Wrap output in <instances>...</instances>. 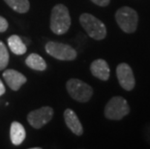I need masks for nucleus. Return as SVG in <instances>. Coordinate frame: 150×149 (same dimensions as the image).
I'll list each match as a JSON object with an SVG mask.
<instances>
[{
  "instance_id": "39448f33",
  "label": "nucleus",
  "mask_w": 150,
  "mask_h": 149,
  "mask_svg": "<svg viewBox=\"0 0 150 149\" xmlns=\"http://www.w3.org/2000/svg\"><path fill=\"white\" fill-rule=\"evenodd\" d=\"M66 88L72 99L79 103H86L93 96V89L89 84L78 78H71L66 82Z\"/></svg>"
},
{
  "instance_id": "f03ea898",
  "label": "nucleus",
  "mask_w": 150,
  "mask_h": 149,
  "mask_svg": "<svg viewBox=\"0 0 150 149\" xmlns=\"http://www.w3.org/2000/svg\"><path fill=\"white\" fill-rule=\"evenodd\" d=\"M79 23L85 32L92 39L101 41L107 37V27L102 20L93 15L83 13L79 17Z\"/></svg>"
},
{
  "instance_id": "6ab92c4d",
  "label": "nucleus",
  "mask_w": 150,
  "mask_h": 149,
  "mask_svg": "<svg viewBox=\"0 0 150 149\" xmlns=\"http://www.w3.org/2000/svg\"><path fill=\"white\" fill-rule=\"evenodd\" d=\"M5 91H6V89H5L4 84H3L2 81L0 80V96H2V95L5 93Z\"/></svg>"
},
{
  "instance_id": "0eeeda50",
  "label": "nucleus",
  "mask_w": 150,
  "mask_h": 149,
  "mask_svg": "<svg viewBox=\"0 0 150 149\" xmlns=\"http://www.w3.org/2000/svg\"><path fill=\"white\" fill-rule=\"evenodd\" d=\"M53 117V109L50 107H42L28 113L27 121L34 129H41Z\"/></svg>"
},
{
  "instance_id": "dca6fc26",
  "label": "nucleus",
  "mask_w": 150,
  "mask_h": 149,
  "mask_svg": "<svg viewBox=\"0 0 150 149\" xmlns=\"http://www.w3.org/2000/svg\"><path fill=\"white\" fill-rule=\"evenodd\" d=\"M9 52L2 41H0V71L7 68L9 64Z\"/></svg>"
},
{
  "instance_id": "a211bd4d",
  "label": "nucleus",
  "mask_w": 150,
  "mask_h": 149,
  "mask_svg": "<svg viewBox=\"0 0 150 149\" xmlns=\"http://www.w3.org/2000/svg\"><path fill=\"white\" fill-rule=\"evenodd\" d=\"M91 1L100 7H107L110 3V0H91Z\"/></svg>"
},
{
  "instance_id": "9d476101",
  "label": "nucleus",
  "mask_w": 150,
  "mask_h": 149,
  "mask_svg": "<svg viewBox=\"0 0 150 149\" xmlns=\"http://www.w3.org/2000/svg\"><path fill=\"white\" fill-rule=\"evenodd\" d=\"M90 72L92 76L103 81H107L110 76V66L104 59L94 60L90 65Z\"/></svg>"
},
{
  "instance_id": "20e7f679",
  "label": "nucleus",
  "mask_w": 150,
  "mask_h": 149,
  "mask_svg": "<svg viewBox=\"0 0 150 149\" xmlns=\"http://www.w3.org/2000/svg\"><path fill=\"white\" fill-rule=\"evenodd\" d=\"M131 112L128 102L121 96H114L105 107V117L110 120H121Z\"/></svg>"
},
{
  "instance_id": "9b49d317",
  "label": "nucleus",
  "mask_w": 150,
  "mask_h": 149,
  "mask_svg": "<svg viewBox=\"0 0 150 149\" xmlns=\"http://www.w3.org/2000/svg\"><path fill=\"white\" fill-rule=\"evenodd\" d=\"M64 120L67 127L71 130L73 134L76 136H81L83 134V127H82L79 117L76 112L71 109H67L64 112Z\"/></svg>"
},
{
  "instance_id": "f3484780",
  "label": "nucleus",
  "mask_w": 150,
  "mask_h": 149,
  "mask_svg": "<svg viewBox=\"0 0 150 149\" xmlns=\"http://www.w3.org/2000/svg\"><path fill=\"white\" fill-rule=\"evenodd\" d=\"M8 26H9V24H8L7 20L0 16V32H5V31L8 29Z\"/></svg>"
},
{
  "instance_id": "423d86ee",
  "label": "nucleus",
  "mask_w": 150,
  "mask_h": 149,
  "mask_svg": "<svg viewBox=\"0 0 150 149\" xmlns=\"http://www.w3.org/2000/svg\"><path fill=\"white\" fill-rule=\"evenodd\" d=\"M47 54L62 61H73L76 58V50L71 46L58 42H47L45 46Z\"/></svg>"
},
{
  "instance_id": "6e6552de",
  "label": "nucleus",
  "mask_w": 150,
  "mask_h": 149,
  "mask_svg": "<svg viewBox=\"0 0 150 149\" xmlns=\"http://www.w3.org/2000/svg\"><path fill=\"white\" fill-rule=\"evenodd\" d=\"M116 77L120 86L126 91H132L136 86L133 70L127 63H120L116 67Z\"/></svg>"
},
{
  "instance_id": "ddd939ff",
  "label": "nucleus",
  "mask_w": 150,
  "mask_h": 149,
  "mask_svg": "<svg viewBox=\"0 0 150 149\" xmlns=\"http://www.w3.org/2000/svg\"><path fill=\"white\" fill-rule=\"evenodd\" d=\"M8 46L10 47L11 52L14 54L22 55L26 52V45L22 42L21 38L18 35H12L8 38Z\"/></svg>"
},
{
  "instance_id": "2eb2a0df",
  "label": "nucleus",
  "mask_w": 150,
  "mask_h": 149,
  "mask_svg": "<svg viewBox=\"0 0 150 149\" xmlns=\"http://www.w3.org/2000/svg\"><path fill=\"white\" fill-rule=\"evenodd\" d=\"M11 9L20 14H24L29 11L30 4L28 0H4Z\"/></svg>"
},
{
  "instance_id": "f8f14e48",
  "label": "nucleus",
  "mask_w": 150,
  "mask_h": 149,
  "mask_svg": "<svg viewBox=\"0 0 150 149\" xmlns=\"http://www.w3.org/2000/svg\"><path fill=\"white\" fill-rule=\"evenodd\" d=\"M25 136H26V133H25L24 127L20 122H12L10 128V138L12 143L14 145L21 144L24 141Z\"/></svg>"
},
{
  "instance_id": "1a4fd4ad",
  "label": "nucleus",
  "mask_w": 150,
  "mask_h": 149,
  "mask_svg": "<svg viewBox=\"0 0 150 149\" xmlns=\"http://www.w3.org/2000/svg\"><path fill=\"white\" fill-rule=\"evenodd\" d=\"M2 76L8 86L14 91H18L27 81L25 76L13 69H7Z\"/></svg>"
},
{
  "instance_id": "7ed1b4c3",
  "label": "nucleus",
  "mask_w": 150,
  "mask_h": 149,
  "mask_svg": "<svg viewBox=\"0 0 150 149\" xmlns=\"http://www.w3.org/2000/svg\"><path fill=\"white\" fill-rule=\"evenodd\" d=\"M115 20L120 29L125 33H135L139 24V14L135 9L123 6L115 13Z\"/></svg>"
},
{
  "instance_id": "f257e3e1",
  "label": "nucleus",
  "mask_w": 150,
  "mask_h": 149,
  "mask_svg": "<svg viewBox=\"0 0 150 149\" xmlns=\"http://www.w3.org/2000/svg\"><path fill=\"white\" fill-rule=\"evenodd\" d=\"M71 26V17L65 5L57 4L52 8L50 15V30L56 35H63Z\"/></svg>"
},
{
  "instance_id": "4468645a",
  "label": "nucleus",
  "mask_w": 150,
  "mask_h": 149,
  "mask_svg": "<svg viewBox=\"0 0 150 149\" xmlns=\"http://www.w3.org/2000/svg\"><path fill=\"white\" fill-rule=\"evenodd\" d=\"M25 64L27 67L36 71H45L47 69V63L42 56L37 53H31L28 57L25 59Z\"/></svg>"
}]
</instances>
